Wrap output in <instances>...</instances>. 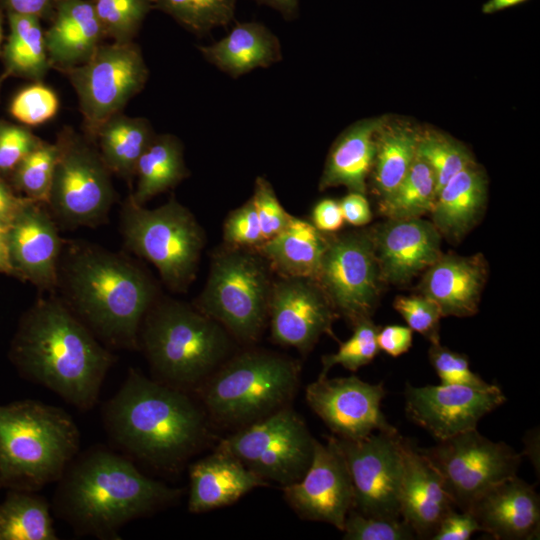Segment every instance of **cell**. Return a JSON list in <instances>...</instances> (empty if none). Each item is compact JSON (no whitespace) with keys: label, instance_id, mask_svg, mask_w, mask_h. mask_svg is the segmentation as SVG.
Instances as JSON below:
<instances>
[{"label":"cell","instance_id":"obj_1","mask_svg":"<svg viewBox=\"0 0 540 540\" xmlns=\"http://www.w3.org/2000/svg\"><path fill=\"white\" fill-rule=\"evenodd\" d=\"M55 292L105 346L129 350L139 348L143 318L158 298L139 263L86 241H64Z\"/></svg>","mask_w":540,"mask_h":540},{"label":"cell","instance_id":"obj_2","mask_svg":"<svg viewBox=\"0 0 540 540\" xmlns=\"http://www.w3.org/2000/svg\"><path fill=\"white\" fill-rule=\"evenodd\" d=\"M9 357L24 378L80 411L97 404L103 381L116 361L55 293L38 298L23 314Z\"/></svg>","mask_w":540,"mask_h":540},{"label":"cell","instance_id":"obj_3","mask_svg":"<svg viewBox=\"0 0 540 540\" xmlns=\"http://www.w3.org/2000/svg\"><path fill=\"white\" fill-rule=\"evenodd\" d=\"M55 515L78 535L119 539L126 523L173 503L181 490L141 473L133 462L104 447L77 456L57 481Z\"/></svg>","mask_w":540,"mask_h":540},{"label":"cell","instance_id":"obj_4","mask_svg":"<svg viewBox=\"0 0 540 540\" xmlns=\"http://www.w3.org/2000/svg\"><path fill=\"white\" fill-rule=\"evenodd\" d=\"M104 427L126 454L162 468L181 464L203 443L207 421L183 391L130 368L103 406Z\"/></svg>","mask_w":540,"mask_h":540},{"label":"cell","instance_id":"obj_5","mask_svg":"<svg viewBox=\"0 0 540 540\" xmlns=\"http://www.w3.org/2000/svg\"><path fill=\"white\" fill-rule=\"evenodd\" d=\"M79 448L65 410L32 399L0 405V488L36 492L57 482Z\"/></svg>","mask_w":540,"mask_h":540},{"label":"cell","instance_id":"obj_6","mask_svg":"<svg viewBox=\"0 0 540 540\" xmlns=\"http://www.w3.org/2000/svg\"><path fill=\"white\" fill-rule=\"evenodd\" d=\"M139 347L162 382L184 389L205 380L222 363L231 339L196 306L157 298L143 318Z\"/></svg>","mask_w":540,"mask_h":540},{"label":"cell","instance_id":"obj_7","mask_svg":"<svg viewBox=\"0 0 540 540\" xmlns=\"http://www.w3.org/2000/svg\"><path fill=\"white\" fill-rule=\"evenodd\" d=\"M299 378L300 365L295 360L250 350L236 355L209 377L201 396L215 420L245 426L287 406Z\"/></svg>","mask_w":540,"mask_h":540},{"label":"cell","instance_id":"obj_8","mask_svg":"<svg viewBox=\"0 0 540 540\" xmlns=\"http://www.w3.org/2000/svg\"><path fill=\"white\" fill-rule=\"evenodd\" d=\"M120 230L126 248L153 264L170 290L186 291L205 245V233L188 208L171 197L148 209L129 195L121 208Z\"/></svg>","mask_w":540,"mask_h":540},{"label":"cell","instance_id":"obj_9","mask_svg":"<svg viewBox=\"0 0 540 540\" xmlns=\"http://www.w3.org/2000/svg\"><path fill=\"white\" fill-rule=\"evenodd\" d=\"M272 284L271 268L255 248L225 245L213 253L194 306L236 339L251 343L268 320Z\"/></svg>","mask_w":540,"mask_h":540},{"label":"cell","instance_id":"obj_10","mask_svg":"<svg viewBox=\"0 0 540 540\" xmlns=\"http://www.w3.org/2000/svg\"><path fill=\"white\" fill-rule=\"evenodd\" d=\"M58 156L46 206L65 228L95 227L107 221L116 192L98 149L70 129L56 141Z\"/></svg>","mask_w":540,"mask_h":540},{"label":"cell","instance_id":"obj_11","mask_svg":"<svg viewBox=\"0 0 540 540\" xmlns=\"http://www.w3.org/2000/svg\"><path fill=\"white\" fill-rule=\"evenodd\" d=\"M314 441L303 418L287 405L242 426L223 439L216 450L233 456L264 480L284 487L299 480L308 469Z\"/></svg>","mask_w":540,"mask_h":540},{"label":"cell","instance_id":"obj_12","mask_svg":"<svg viewBox=\"0 0 540 540\" xmlns=\"http://www.w3.org/2000/svg\"><path fill=\"white\" fill-rule=\"evenodd\" d=\"M61 72L76 92L92 137L103 122L122 112L149 75L142 52L133 41L101 43L86 62Z\"/></svg>","mask_w":540,"mask_h":540},{"label":"cell","instance_id":"obj_13","mask_svg":"<svg viewBox=\"0 0 540 540\" xmlns=\"http://www.w3.org/2000/svg\"><path fill=\"white\" fill-rule=\"evenodd\" d=\"M440 475L446 492L459 511L494 484L515 476L522 456L504 442H494L477 428L418 448Z\"/></svg>","mask_w":540,"mask_h":540},{"label":"cell","instance_id":"obj_14","mask_svg":"<svg viewBox=\"0 0 540 540\" xmlns=\"http://www.w3.org/2000/svg\"><path fill=\"white\" fill-rule=\"evenodd\" d=\"M316 280L338 316L352 326L371 318L384 285L371 228L329 235Z\"/></svg>","mask_w":540,"mask_h":540},{"label":"cell","instance_id":"obj_15","mask_svg":"<svg viewBox=\"0 0 540 540\" xmlns=\"http://www.w3.org/2000/svg\"><path fill=\"white\" fill-rule=\"evenodd\" d=\"M333 439L350 475L353 509L370 517L401 518L402 436L397 429L356 440Z\"/></svg>","mask_w":540,"mask_h":540},{"label":"cell","instance_id":"obj_16","mask_svg":"<svg viewBox=\"0 0 540 540\" xmlns=\"http://www.w3.org/2000/svg\"><path fill=\"white\" fill-rule=\"evenodd\" d=\"M407 417L438 441L474 429L480 419L506 401L496 384L469 386L406 385Z\"/></svg>","mask_w":540,"mask_h":540},{"label":"cell","instance_id":"obj_17","mask_svg":"<svg viewBox=\"0 0 540 540\" xmlns=\"http://www.w3.org/2000/svg\"><path fill=\"white\" fill-rule=\"evenodd\" d=\"M338 317L317 280L282 276L273 280L268 320L277 344L307 354L322 335L335 337L332 326Z\"/></svg>","mask_w":540,"mask_h":540},{"label":"cell","instance_id":"obj_18","mask_svg":"<svg viewBox=\"0 0 540 540\" xmlns=\"http://www.w3.org/2000/svg\"><path fill=\"white\" fill-rule=\"evenodd\" d=\"M305 395L310 408L339 438L356 440L374 431L396 430L380 408L386 395L383 383L371 384L355 375L318 376Z\"/></svg>","mask_w":540,"mask_h":540},{"label":"cell","instance_id":"obj_19","mask_svg":"<svg viewBox=\"0 0 540 540\" xmlns=\"http://www.w3.org/2000/svg\"><path fill=\"white\" fill-rule=\"evenodd\" d=\"M283 488L287 503L301 518L329 523L342 531L353 508V488L333 436L326 444L315 439L308 469L299 480Z\"/></svg>","mask_w":540,"mask_h":540},{"label":"cell","instance_id":"obj_20","mask_svg":"<svg viewBox=\"0 0 540 540\" xmlns=\"http://www.w3.org/2000/svg\"><path fill=\"white\" fill-rule=\"evenodd\" d=\"M6 237L13 276L55 293L64 241L46 204L28 198Z\"/></svg>","mask_w":540,"mask_h":540},{"label":"cell","instance_id":"obj_21","mask_svg":"<svg viewBox=\"0 0 540 540\" xmlns=\"http://www.w3.org/2000/svg\"><path fill=\"white\" fill-rule=\"evenodd\" d=\"M371 230L384 284H407L442 254V236L431 221L422 217L386 219Z\"/></svg>","mask_w":540,"mask_h":540},{"label":"cell","instance_id":"obj_22","mask_svg":"<svg viewBox=\"0 0 540 540\" xmlns=\"http://www.w3.org/2000/svg\"><path fill=\"white\" fill-rule=\"evenodd\" d=\"M468 511L480 531L497 540L536 538L540 527V498L533 486L516 475L478 496Z\"/></svg>","mask_w":540,"mask_h":540},{"label":"cell","instance_id":"obj_23","mask_svg":"<svg viewBox=\"0 0 540 540\" xmlns=\"http://www.w3.org/2000/svg\"><path fill=\"white\" fill-rule=\"evenodd\" d=\"M401 445L400 516L417 538L431 539L443 518L455 506L440 475L418 447L404 437Z\"/></svg>","mask_w":540,"mask_h":540},{"label":"cell","instance_id":"obj_24","mask_svg":"<svg viewBox=\"0 0 540 540\" xmlns=\"http://www.w3.org/2000/svg\"><path fill=\"white\" fill-rule=\"evenodd\" d=\"M488 273V262L481 253H442L423 272L418 293L434 301L442 317H470L478 312Z\"/></svg>","mask_w":540,"mask_h":540},{"label":"cell","instance_id":"obj_25","mask_svg":"<svg viewBox=\"0 0 540 540\" xmlns=\"http://www.w3.org/2000/svg\"><path fill=\"white\" fill-rule=\"evenodd\" d=\"M45 31L50 66L59 71L86 62L105 38L91 0H59Z\"/></svg>","mask_w":540,"mask_h":540},{"label":"cell","instance_id":"obj_26","mask_svg":"<svg viewBox=\"0 0 540 540\" xmlns=\"http://www.w3.org/2000/svg\"><path fill=\"white\" fill-rule=\"evenodd\" d=\"M188 510L203 513L230 505L266 480L231 455L217 451L189 469Z\"/></svg>","mask_w":540,"mask_h":540},{"label":"cell","instance_id":"obj_27","mask_svg":"<svg viewBox=\"0 0 540 540\" xmlns=\"http://www.w3.org/2000/svg\"><path fill=\"white\" fill-rule=\"evenodd\" d=\"M487 203V180L476 163L454 175L436 194L430 212L440 235L461 241L480 221Z\"/></svg>","mask_w":540,"mask_h":540},{"label":"cell","instance_id":"obj_28","mask_svg":"<svg viewBox=\"0 0 540 540\" xmlns=\"http://www.w3.org/2000/svg\"><path fill=\"white\" fill-rule=\"evenodd\" d=\"M384 121V118L361 120L336 139L319 181L321 191L345 186L351 192L366 193V179L375 154V135Z\"/></svg>","mask_w":540,"mask_h":540},{"label":"cell","instance_id":"obj_29","mask_svg":"<svg viewBox=\"0 0 540 540\" xmlns=\"http://www.w3.org/2000/svg\"><path fill=\"white\" fill-rule=\"evenodd\" d=\"M204 58L231 77L269 67L281 59L279 39L260 22L236 23L224 38L199 46Z\"/></svg>","mask_w":540,"mask_h":540},{"label":"cell","instance_id":"obj_30","mask_svg":"<svg viewBox=\"0 0 540 540\" xmlns=\"http://www.w3.org/2000/svg\"><path fill=\"white\" fill-rule=\"evenodd\" d=\"M328 241L329 234L307 220L292 216L282 232L255 249L279 276L316 280Z\"/></svg>","mask_w":540,"mask_h":540},{"label":"cell","instance_id":"obj_31","mask_svg":"<svg viewBox=\"0 0 540 540\" xmlns=\"http://www.w3.org/2000/svg\"><path fill=\"white\" fill-rule=\"evenodd\" d=\"M154 136L146 118L121 112L103 122L93 137L109 171L130 180L135 177L137 162Z\"/></svg>","mask_w":540,"mask_h":540},{"label":"cell","instance_id":"obj_32","mask_svg":"<svg viewBox=\"0 0 540 540\" xmlns=\"http://www.w3.org/2000/svg\"><path fill=\"white\" fill-rule=\"evenodd\" d=\"M188 176L182 142L172 134H155L137 162L136 187L130 196L144 205Z\"/></svg>","mask_w":540,"mask_h":540},{"label":"cell","instance_id":"obj_33","mask_svg":"<svg viewBox=\"0 0 540 540\" xmlns=\"http://www.w3.org/2000/svg\"><path fill=\"white\" fill-rule=\"evenodd\" d=\"M418 135L419 131L406 124L385 121L377 130L371 172L379 200L392 194L408 173L416 158Z\"/></svg>","mask_w":540,"mask_h":540},{"label":"cell","instance_id":"obj_34","mask_svg":"<svg viewBox=\"0 0 540 540\" xmlns=\"http://www.w3.org/2000/svg\"><path fill=\"white\" fill-rule=\"evenodd\" d=\"M7 15L9 35L1 52L4 73L41 82L51 68L41 20L31 16Z\"/></svg>","mask_w":540,"mask_h":540},{"label":"cell","instance_id":"obj_35","mask_svg":"<svg viewBox=\"0 0 540 540\" xmlns=\"http://www.w3.org/2000/svg\"><path fill=\"white\" fill-rule=\"evenodd\" d=\"M50 505L36 492L8 490L0 502V540H57Z\"/></svg>","mask_w":540,"mask_h":540},{"label":"cell","instance_id":"obj_36","mask_svg":"<svg viewBox=\"0 0 540 540\" xmlns=\"http://www.w3.org/2000/svg\"><path fill=\"white\" fill-rule=\"evenodd\" d=\"M436 198V181L430 166L416 155L408 173L378 210L386 219L419 218L430 214Z\"/></svg>","mask_w":540,"mask_h":540},{"label":"cell","instance_id":"obj_37","mask_svg":"<svg viewBox=\"0 0 540 540\" xmlns=\"http://www.w3.org/2000/svg\"><path fill=\"white\" fill-rule=\"evenodd\" d=\"M153 8L170 15L189 31L203 35L226 27L233 19L237 0H151Z\"/></svg>","mask_w":540,"mask_h":540},{"label":"cell","instance_id":"obj_38","mask_svg":"<svg viewBox=\"0 0 540 540\" xmlns=\"http://www.w3.org/2000/svg\"><path fill=\"white\" fill-rule=\"evenodd\" d=\"M416 155L432 169L436 194L458 172L475 163L459 142L437 131H419Z\"/></svg>","mask_w":540,"mask_h":540},{"label":"cell","instance_id":"obj_39","mask_svg":"<svg viewBox=\"0 0 540 540\" xmlns=\"http://www.w3.org/2000/svg\"><path fill=\"white\" fill-rule=\"evenodd\" d=\"M57 156V143L41 139L11 173L14 189L26 198L46 203Z\"/></svg>","mask_w":540,"mask_h":540},{"label":"cell","instance_id":"obj_40","mask_svg":"<svg viewBox=\"0 0 540 540\" xmlns=\"http://www.w3.org/2000/svg\"><path fill=\"white\" fill-rule=\"evenodd\" d=\"M105 37L114 42H131L146 15L151 0H91Z\"/></svg>","mask_w":540,"mask_h":540},{"label":"cell","instance_id":"obj_41","mask_svg":"<svg viewBox=\"0 0 540 540\" xmlns=\"http://www.w3.org/2000/svg\"><path fill=\"white\" fill-rule=\"evenodd\" d=\"M379 328L371 318L354 324L351 337L340 343L337 352L322 356V370L319 376H327L335 365H341L354 372L369 364L380 351L377 343Z\"/></svg>","mask_w":540,"mask_h":540},{"label":"cell","instance_id":"obj_42","mask_svg":"<svg viewBox=\"0 0 540 540\" xmlns=\"http://www.w3.org/2000/svg\"><path fill=\"white\" fill-rule=\"evenodd\" d=\"M59 104L54 90L41 82H34L13 97L9 112L24 126H38L57 114Z\"/></svg>","mask_w":540,"mask_h":540},{"label":"cell","instance_id":"obj_43","mask_svg":"<svg viewBox=\"0 0 540 540\" xmlns=\"http://www.w3.org/2000/svg\"><path fill=\"white\" fill-rule=\"evenodd\" d=\"M346 540H411L417 538L402 518L365 516L351 509L344 522Z\"/></svg>","mask_w":540,"mask_h":540},{"label":"cell","instance_id":"obj_44","mask_svg":"<svg viewBox=\"0 0 540 540\" xmlns=\"http://www.w3.org/2000/svg\"><path fill=\"white\" fill-rule=\"evenodd\" d=\"M393 307L412 331L420 333L431 344L440 343V320L443 317L434 301L418 293L396 297Z\"/></svg>","mask_w":540,"mask_h":540},{"label":"cell","instance_id":"obj_45","mask_svg":"<svg viewBox=\"0 0 540 540\" xmlns=\"http://www.w3.org/2000/svg\"><path fill=\"white\" fill-rule=\"evenodd\" d=\"M429 360L442 384L485 386V382L469 366L466 355L452 351L440 343L431 344Z\"/></svg>","mask_w":540,"mask_h":540},{"label":"cell","instance_id":"obj_46","mask_svg":"<svg viewBox=\"0 0 540 540\" xmlns=\"http://www.w3.org/2000/svg\"><path fill=\"white\" fill-rule=\"evenodd\" d=\"M252 201L259 219L264 241L282 232L288 225L290 215L279 202L275 191L264 177H257Z\"/></svg>","mask_w":540,"mask_h":540},{"label":"cell","instance_id":"obj_47","mask_svg":"<svg viewBox=\"0 0 540 540\" xmlns=\"http://www.w3.org/2000/svg\"><path fill=\"white\" fill-rule=\"evenodd\" d=\"M40 141L27 126L0 120V175H11Z\"/></svg>","mask_w":540,"mask_h":540},{"label":"cell","instance_id":"obj_48","mask_svg":"<svg viewBox=\"0 0 540 540\" xmlns=\"http://www.w3.org/2000/svg\"><path fill=\"white\" fill-rule=\"evenodd\" d=\"M226 245L255 248L264 238L252 199L231 211L223 225Z\"/></svg>","mask_w":540,"mask_h":540},{"label":"cell","instance_id":"obj_49","mask_svg":"<svg viewBox=\"0 0 540 540\" xmlns=\"http://www.w3.org/2000/svg\"><path fill=\"white\" fill-rule=\"evenodd\" d=\"M480 531L479 525L469 511L449 512L439 524L432 540H468Z\"/></svg>","mask_w":540,"mask_h":540},{"label":"cell","instance_id":"obj_50","mask_svg":"<svg viewBox=\"0 0 540 540\" xmlns=\"http://www.w3.org/2000/svg\"><path fill=\"white\" fill-rule=\"evenodd\" d=\"M412 329L402 325L380 327L377 343L380 350L392 357H398L410 349L412 345Z\"/></svg>","mask_w":540,"mask_h":540},{"label":"cell","instance_id":"obj_51","mask_svg":"<svg viewBox=\"0 0 540 540\" xmlns=\"http://www.w3.org/2000/svg\"><path fill=\"white\" fill-rule=\"evenodd\" d=\"M344 218L338 201L323 199L312 210V224L323 233H333L341 229Z\"/></svg>","mask_w":540,"mask_h":540},{"label":"cell","instance_id":"obj_52","mask_svg":"<svg viewBox=\"0 0 540 540\" xmlns=\"http://www.w3.org/2000/svg\"><path fill=\"white\" fill-rule=\"evenodd\" d=\"M339 204L344 221L353 226H364L372 220V212L365 194L350 191Z\"/></svg>","mask_w":540,"mask_h":540},{"label":"cell","instance_id":"obj_53","mask_svg":"<svg viewBox=\"0 0 540 540\" xmlns=\"http://www.w3.org/2000/svg\"><path fill=\"white\" fill-rule=\"evenodd\" d=\"M59 0H0L7 14L51 19Z\"/></svg>","mask_w":540,"mask_h":540},{"label":"cell","instance_id":"obj_54","mask_svg":"<svg viewBox=\"0 0 540 540\" xmlns=\"http://www.w3.org/2000/svg\"><path fill=\"white\" fill-rule=\"evenodd\" d=\"M28 198L17 195L0 175V228L6 230Z\"/></svg>","mask_w":540,"mask_h":540},{"label":"cell","instance_id":"obj_55","mask_svg":"<svg viewBox=\"0 0 540 540\" xmlns=\"http://www.w3.org/2000/svg\"><path fill=\"white\" fill-rule=\"evenodd\" d=\"M278 11L286 20H293L299 11V0H255Z\"/></svg>","mask_w":540,"mask_h":540},{"label":"cell","instance_id":"obj_56","mask_svg":"<svg viewBox=\"0 0 540 540\" xmlns=\"http://www.w3.org/2000/svg\"><path fill=\"white\" fill-rule=\"evenodd\" d=\"M0 273L13 276L9 258L6 230L0 228Z\"/></svg>","mask_w":540,"mask_h":540},{"label":"cell","instance_id":"obj_57","mask_svg":"<svg viewBox=\"0 0 540 540\" xmlns=\"http://www.w3.org/2000/svg\"><path fill=\"white\" fill-rule=\"evenodd\" d=\"M528 0H488L481 8L484 14L496 13L511 7H515Z\"/></svg>","mask_w":540,"mask_h":540},{"label":"cell","instance_id":"obj_58","mask_svg":"<svg viewBox=\"0 0 540 540\" xmlns=\"http://www.w3.org/2000/svg\"><path fill=\"white\" fill-rule=\"evenodd\" d=\"M2 41H3V27H2V17L0 14V54L2 52Z\"/></svg>","mask_w":540,"mask_h":540},{"label":"cell","instance_id":"obj_59","mask_svg":"<svg viewBox=\"0 0 540 540\" xmlns=\"http://www.w3.org/2000/svg\"><path fill=\"white\" fill-rule=\"evenodd\" d=\"M7 77H8V76H7L5 73H3L2 75H0V88H1V86H2L3 81H4Z\"/></svg>","mask_w":540,"mask_h":540}]
</instances>
